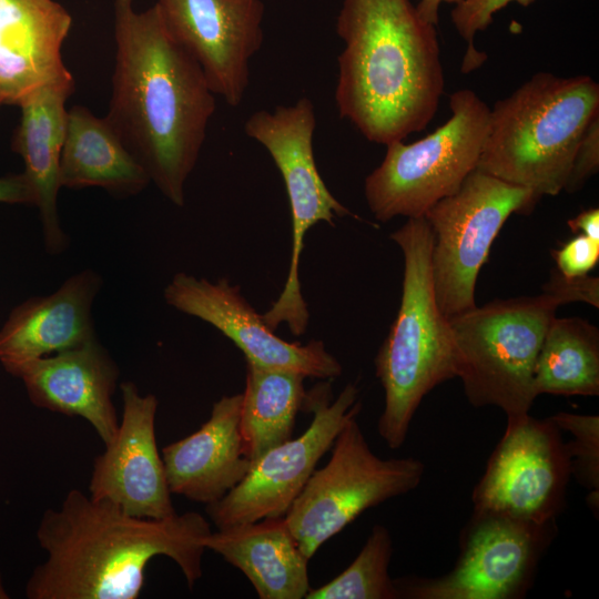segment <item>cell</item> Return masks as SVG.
Masks as SVG:
<instances>
[{"label": "cell", "mask_w": 599, "mask_h": 599, "mask_svg": "<svg viewBox=\"0 0 599 599\" xmlns=\"http://www.w3.org/2000/svg\"><path fill=\"white\" fill-rule=\"evenodd\" d=\"M204 545L240 569L261 599H303L311 589L309 559L284 516L219 529Z\"/></svg>", "instance_id": "obj_22"}, {"label": "cell", "mask_w": 599, "mask_h": 599, "mask_svg": "<svg viewBox=\"0 0 599 599\" xmlns=\"http://www.w3.org/2000/svg\"><path fill=\"white\" fill-rule=\"evenodd\" d=\"M451 116L429 135L386 144L382 163L365 179L367 205L379 222L419 217L458 191L477 167L488 134L490 109L469 89L450 94Z\"/></svg>", "instance_id": "obj_7"}, {"label": "cell", "mask_w": 599, "mask_h": 599, "mask_svg": "<svg viewBox=\"0 0 599 599\" xmlns=\"http://www.w3.org/2000/svg\"><path fill=\"white\" fill-rule=\"evenodd\" d=\"M539 199L527 187L475 169L456 193L424 214L433 233L434 293L446 317L477 306V277L494 240L511 214L531 212Z\"/></svg>", "instance_id": "obj_9"}, {"label": "cell", "mask_w": 599, "mask_h": 599, "mask_svg": "<svg viewBox=\"0 0 599 599\" xmlns=\"http://www.w3.org/2000/svg\"><path fill=\"white\" fill-rule=\"evenodd\" d=\"M0 203L34 205L33 190L23 173L0 176Z\"/></svg>", "instance_id": "obj_32"}, {"label": "cell", "mask_w": 599, "mask_h": 599, "mask_svg": "<svg viewBox=\"0 0 599 599\" xmlns=\"http://www.w3.org/2000/svg\"><path fill=\"white\" fill-rule=\"evenodd\" d=\"M164 300L175 309L219 329L242 351L246 363L318 379L342 374L339 362L323 342L302 345L282 339L242 296L240 287L226 278L210 282L177 273L164 288Z\"/></svg>", "instance_id": "obj_15"}, {"label": "cell", "mask_w": 599, "mask_h": 599, "mask_svg": "<svg viewBox=\"0 0 599 599\" xmlns=\"http://www.w3.org/2000/svg\"><path fill=\"white\" fill-rule=\"evenodd\" d=\"M556 531V521L537 524L474 510L453 569L436 578L394 579L398 598H522Z\"/></svg>", "instance_id": "obj_11"}, {"label": "cell", "mask_w": 599, "mask_h": 599, "mask_svg": "<svg viewBox=\"0 0 599 599\" xmlns=\"http://www.w3.org/2000/svg\"><path fill=\"white\" fill-rule=\"evenodd\" d=\"M599 114V84L589 75L539 72L490 109L478 170L527 187L559 194L589 122Z\"/></svg>", "instance_id": "obj_4"}, {"label": "cell", "mask_w": 599, "mask_h": 599, "mask_svg": "<svg viewBox=\"0 0 599 599\" xmlns=\"http://www.w3.org/2000/svg\"><path fill=\"white\" fill-rule=\"evenodd\" d=\"M209 521L187 511L167 518L131 516L79 489L47 509L37 529L45 560L31 572L29 599H136L151 559L166 556L190 588L202 577Z\"/></svg>", "instance_id": "obj_2"}, {"label": "cell", "mask_w": 599, "mask_h": 599, "mask_svg": "<svg viewBox=\"0 0 599 599\" xmlns=\"http://www.w3.org/2000/svg\"><path fill=\"white\" fill-rule=\"evenodd\" d=\"M170 34L200 64L215 95L241 104L264 41L262 0H158Z\"/></svg>", "instance_id": "obj_14"}, {"label": "cell", "mask_w": 599, "mask_h": 599, "mask_svg": "<svg viewBox=\"0 0 599 599\" xmlns=\"http://www.w3.org/2000/svg\"><path fill=\"white\" fill-rule=\"evenodd\" d=\"M304 378L298 373L246 363L240 430L244 455L252 464L293 438L296 415L306 397Z\"/></svg>", "instance_id": "obj_24"}, {"label": "cell", "mask_w": 599, "mask_h": 599, "mask_svg": "<svg viewBox=\"0 0 599 599\" xmlns=\"http://www.w3.org/2000/svg\"><path fill=\"white\" fill-rule=\"evenodd\" d=\"M151 180L105 118L88 108L68 110L60 159L61 187H101L110 194L130 196Z\"/></svg>", "instance_id": "obj_23"}, {"label": "cell", "mask_w": 599, "mask_h": 599, "mask_svg": "<svg viewBox=\"0 0 599 599\" xmlns=\"http://www.w3.org/2000/svg\"><path fill=\"white\" fill-rule=\"evenodd\" d=\"M567 225L575 234H582L599 241V210L597 207L580 212L577 216L568 220Z\"/></svg>", "instance_id": "obj_33"}, {"label": "cell", "mask_w": 599, "mask_h": 599, "mask_svg": "<svg viewBox=\"0 0 599 599\" xmlns=\"http://www.w3.org/2000/svg\"><path fill=\"white\" fill-rule=\"evenodd\" d=\"M535 0H463L455 4L450 12L451 22L458 34L467 42V50L461 62V71L469 73L483 65L487 55L477 51L474 38L477 32L484 31L493 22L494 14L517 2L522 7Z\"/></svg>", "instance_id": "obj_28"}, {"label": "cell", "mask_w": 599, "mask_h": 599, "mask_svg": "<svg viewBox=\"0 0 599 599\" xmlns=\"http://www.w3.org/2000/svg\"><path fill=\"white\" fill-rule=\"evenodd\" d=\"M393 555L390 532L375 525L353 562L338 576L316 589L306 599H398L388 569Z\"/></svg>", "instance_id": "obj_26"}, {"label": "cell", "mask_w": 599, "mask_h": 599, "mask_svg": "<svg viewBox=\"0 0 599 599\" xmlns=\"http://www.w3.org/2000/svg\"><path fill=\"white\" fill-rule=\"evenodd\" d=\"M115 64L104 116L151 182L174 205L200 156L215 93L167 31L156 4L114 0Z\"/></svg>", "instance_id": "obj_1"}, {"label": "cell", "mask_w": 599, "mask_h": 599, "mask_svg": "<svg viewBox=\"0 0 599 599\" xmlns=\"http://www.w3.org/2000/svg\"><path fill=\"white\" fill-rule=\"evenodd\" d=\"M102 285L92 270L73 274L52 294L14 307L0 328V363L17 376L26 364L95 338L92 304Z\"/></svg>", "instance_id": "obj_19"}, {"label": "cell", "mask_w": 599, "mask_h": 599, "mask_svg": "<svg viewBox=\"0 0 599 599\" xmlns=\"http://www.w3.org/2000/svg\"><path fill=\"white\" fill-rule=\"evenodd\" d=\"M332 396L329 380L316 384L306 393L304 403V408L313 413L307 429L266 451L240 484L206 505V514L217 529L285 516L344 424L362 409L354 383L347 384L334 400Z\"/></svg>", "instance_id": "obj_12"}, {"label": "cell", "mask_w": 599, "mask_h": 599, "mask_svg": "<svg viewBox=\"0 0 599 599\" xmlns=\"http://www.w3.org/2000/svg\"><path fill=\"white\" fill-rule=\"evenodd\" d=\"M1 105H2V104L0 103V106H1Z\"/></svg>", "instance_id": "obj_36"}, {"label": "cell", "mask_w": 599, "mask_h": 599, "mask_svg": "<svg viewBox=\"0 0 599 599\" xmlns=\"http://www.w3.org/2000/svg\"><path fill=\"white\" fill-rule=\"evenodd\" d=\"M336 33L341 118L384 145L425 129L445 87L436 26L410 0H344Z\"/></svg>", "instance_id": "obj_3"}, {"label": "cell", "mask_w": 599, "mask_h": 599, "mask_svg": "<svg viewBox=\"0 0 599 599\" xmlns=\"http://www.w3.org/2000/svg\"><path fill=\"white\" fill-rule=\"evenodd\" d=\"M550 418L571 434L567 449L571 476L588 491L587 502L598 515L599 508V416L560 412Z\"/></svg>", "instance_id": "obj_27"}, {"label": "cell", "mask_w": 599, "mask_h": 599, "mask_svg": "<svg viewBox=\"0 0 599 599\" xmlns=\"http://www.w3.org/2000/svg\"><path fill=\"white\" fill-rule=\"evenodd\" d=\"M404 255L399 309L375 358L385 404L379 436L392 449L403 446L423 398L457 377L449 318L440 311L432 278L433 233L425 216L409 217L390 234Z\"/></svg>", "instance_id": "obj_5"}, {"label": "cell", "mask_w": 599, "mask_h": 599, "mask_svg": "<svg viewBox=\"0 0 599 599\" xmlns=\"http://www.w3.org/2000/svg\"><path fill=\"white\" fill-rule=\"evenodd\" d=\"M542 291L560 297L564 304L569 302H585L597 308L599 307L598 277L586 275L567 278L557 270H554L549 281L542 286Z\"/></svg>", "instance_id": "obj_31"}, {"label": "cell", "mask_w": 599, "mask_h": 599, "mask_svg": "<svg viewBox=\"0 0 599 599\" xmlns=\"http://www.w3.org/2000/svg\"><path fill=\"white\" fill-rule=\"evenodd\" d=\"M8 598H9V593L7 592L4 588L2 577L0 575V599H8Z\"/></svg>", "instance_id": "obj_35"}, {"label": "cell", "mask_w": 599, "mask_h": 599, "mask_svg": "<svg viewBox=\"0 0 599 599\" xmlns=\"http://www.w3.org/2000/svg\"><path fill=\"white\" fill-rule=\"evenodd\" d=\"M123 412L114 438L93 461L90 496L140 518L177 514L155 439L158 398L141 395L132 382L120 384Z\"/></svg>", "instance_id": "obj_16"}, {"label": "cell", "mask_w": 599, "mask_h": 599, "mask_svg": "<svg viewBox=\"0 0 599 599\" xmlns=\"http://www.w3.org/2000/svg\"><path fill=\"white\" fill-rule=\"evenodd\" d=\"M119 375L116 363L97 337L34 359L17 374L34 406L85 419L104 446L119 427L113 404Z\"/></svg>", "instance_id": "obj_17"}, {"label": "cell", "mask_w": 599, "mask_h": 599, "mask_svg": "<svg viewBox=\"0 0 599 599\" xmlns=\"http://www.w3.org/2000/svg\"><path fill=\"white\" fill-rule=\"evenodd\" d=\"M536 395H599V329L580 317H554L534 369Z\"/></svg>", "instance_id": "obj_25"}, {"label": "cell", "mask_w": 599, "mask_h": 599, "mask_svg": "<svg viewBox=\"0 0 599 599\" xmlns=\"http://www.w3.org/2000/svg\"><path fill=\"white\" fill-rule=\"evenodd\" d=\"M74 82L48 84L27 95L20 103V121L11 148L24 163V172L40 213L44 246L49 254L63 252L69 244L58 213L60 159L64 142L65 102Z\"/></svg>", "instance_id": "obj_21"}, {"label": "cell", "mask_w": 599, "mask_h": 599, "mask_svg": "<svg viewBox=\"0 0 599 599\" xmlns=\"http://www.w3.org/2000/svg\"><path fill=\"white\" fill-rule=\"evenodd\" d=\"M357 416L344 424L327 464L313 471L284 516L307 559L365 510L417 488L425 473L416 458L375 455Z\"/></svg>", "instance_id": "obj_8"}, {"label": "cell", "mask_w": 599, "mask_h": 599, "mask_svg": "<svg viewBox=\"0 0 599 599\" xmlns=\"http://www.w3.org/2000/svg\"><path fill=\"white\" fill-rule=\"evenodd\" d=\"M557 271L567 278L588 275L599 262V241L577 234L560 248L551 251Z\"/></svg>", "instance_id": "obj_29"}, {"label": "cell", "mask_w": 599, "mask_h": 599, "mask_svg": "<svg viewBox=\"0 0 599 599\" xmlns=\"http://www.w3.org/2000/svg\"><path fill=\"white\" fill-rule=\"evenodd\" d=\"M463 0H418L416 10L426 22L437 26L439 20V7L441 3L457 4Z\"/></svg>", "instance_id": "obj_34"}, {"label": "cell", "mask_w": 599, "mask_h": 599, "mask_svg": "<svg viewBox=\"0 0 599 599\" xmlns=\"http://www.w3.org/2000/svg\"><path fill=\"white\" fill-rule=\"evenodd\" d=\"M564 302L537 296L496 300L449 317L457 377L474 407L495 406L506 417L529 413L537 395L534 369L546 332Z\"/></svg>", "instance_id": "obj_6"}, {"label": "cell", "mask_w": 599, "mask_h": 599, "mask_svg": "<svg viewBox=\"0 0 599 599\" xmlns=\"http://www.w3.org/2000/svg\"><path fill=\"white\" fill-rule=\"evenodd\" d=\"M315 128V109L306 97L292 105H278L272 112L255 111L244 123L246 135L270 153L284 181L290 202V268L280 296L264 317L273 327L287 324L292 333L305 331L309 319L300 282V261L306 232L319 222L333 225L335 217H357L329 192L318 173L313 152Z\"/></svg>", "instance_id": "obj_10"}, {"label": "cell", "mask_w": 599, "mask_h": 599, "mask_svg": "<svg viewBox=\"0 0 599 599\" xmlns=\"http://www.w3.org/2000/svg\"><path fill=\"white\" fill-rule=\"evenodd\" d=\"M241 405L242 394L221 397L196 432L162 449L172 494L209 505L246 476L252 463L243 451Z\"/></svg>", "instance_id": "obj_20"}, {"label": "cell", "mask_w": 599, "mask_h": 599, "mask_svg": "<svg viewBox=\"0 0 599 599\" xmlns=\"http://www.w3.org/2000/svg\"><path fill=\"white\" fill-rule=\"evenodd\" d=\"M505 433L474 488V510L537 524L566 506L571 465L562 430L550 417H506Z\"/></svg>", "instance_id": "obj_13"}, {"label": "cell", "mask_w": 599, "mask_h": 599, "mask_svg": "<svg viewBox=\"0 0 599 599\" xmlns=\"http://www.w3.org/2000/svg\"><path fill=\"white\" fill-rule=\"evenodd\" d=\"M72 18L55 0H0V103L19 105L31 92L74 82L61 49Z\"/></svg>", "instance_id": "obj_18"}, {"label": "cell", "mask_w": 599, "mask_h": 599, "mask_svg": "<svg viewBox=\"0 0 599 599\" xmlns=\"http://www.w3.org/2000/svg\"><path fill=\"white\" fill-rule=\"evenodd\" d=\"M599 169V114L586 128L577 148L572 165L564 190L573 193Z\"/></svg>", "instance_id": "obj_30"}]
</instances>
